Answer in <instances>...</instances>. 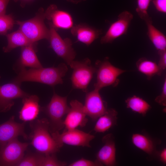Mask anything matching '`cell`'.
Returning a JSON list of instances; mask_svg holds the SVG:
<instances>
[{
  "mask_svg": "<svg viewBox=\"0 0 166 166\" xmlns=\"http://www.w3.org/2000/svg\"><path fill=\"white\" fill-rule=\"evenodd\" d=\"M49 24L50 34L48 41L50 47L58 56L69 65L74 60L76 55L75 51L72 47L71 40L69 38L63 39L52 25L49 23Z\"/></svg>",
  "mask_w": 166,
  "mask_h": 166,
  "instance_id": "8",
  "label": "cell"
},
{
  "mask_svg": "<svg viewBox=\"0 0 166 166\" xmlns=\"http://www.w3.org/2000/svg\"><path fill=\"white\" fill-rule=\"evenodd\" d=\"M69 65L73 69L71 77L73 88L87 93L88 85L96 73L95 66L91 65L88 58L80 61L73 60Z\"/></svg>",
  "mask_w": 166,
  "mask_h": 166,
  "instance_id": "6",
  "label": "cell"
},
{
  "mask_svg": "<svg viewBox=\"0 0 166 166\" xmlns=\"http://www.w3.org/2000/svg\"><path fill=\"white\" fill-rule=\"evenodd\" d=\"M70 29L73 36L78 41L88 46L90 45L102 34L101 30L95 28L84 23L73 25Z\"/></svg>",
  "mask_w": 166,
  "mask_h": 166,
  "instance_id": "17",
  "label": "cell"
},
{
  "mask_svg": "<svg viewBox=\"0 0 166 166\" xmlns=\"http://www.w3.org/2000/svg\"><path fill=\"white\" fill-rule=\"evenodd\" d=\"M146 24L147 36L156 49L158 51L166 49V36L153 25L152 22Z\"/></svg>",
  "mask_w": 166,
  "mask_h": 166,
  "instance_id": "23",
  "label": "cell"
},
{
  "mask_svg": "<svg viewBox=\"0 0 166 166\" xmlns=\"http://www.w3.org/2000/svg\"><path fill=\"white\" fill-rule=\"evenodd\" d=\"M20 86L13 82L0 86V113L9 111L14 104V99L30 95L22 90Z\"/></svg>",
  "mask_w": 166,
  "mask_h": 166,
  "instance_id": "11",
  "label": "cell"
},
{
  "mask_svg": "<svg viewBox=\"0 0 166 166\" xmlns=\"http://www.w3.org/2000/svg\"><path fill=\"white\" fill-rule=\"evenodd\" d=\"M159 60L158 64L160 69L163 72L166 68V49L158 51Z\"/></svg>",
  "mask_w": 166,
  "mask_h": 166,
  "instance_id": "32",
  "label": "cell"
},
{
  "mask_svg": "<svg viewBox=\"0 0 166 166\" xmlns=\"http://www.w3.org/2000/svg\"><path fill=\"white\" fill-rule=\"evenodd\" d=\"M68 70L66 65L62 63L57 67L31 68L29 69L22 68L19 69L18 75L12 82L20 85L23 82L32 81L54 86L63 83L62 78Z\"/></svg>",
  "mask_w": 166,
  "mask_h": 166,
  "instance_id": "1",
  "label": "cell"
},
{
  "mask_svg": "<svg viewBox=\"0 0 166 166\" xmlns=\"http://www.w3.org/2000/svg\"><path fill=\"white\" fill-rule=\"evenodd\" d=\"M151 0H137L136 11L139 17L145 23L152 22L149 15L148 10Z\"/></svg>",
  "mask_w": 166,
  "mask_h": 166,
  "instance_id": "27",
  "label": "cell"
},
{
  "mask_svg": "<svg viewBox=\"0 0 166 166\" xmlns=\"http://www.w3.org/2000/svg\"><path fill=\"white\" fill-rule=\"evenodd\" d=\"M25 122L15 121L14 116H11L6 122L0 124V149L10 140L19 136L26 139L29 137L25 132Z\"/></svg>",
  "mask_w": 166,
  "mask_h": 166,
  "instance_id": "13",
  "label": "cell"
},
{
  "mask_svg": "<svg viewBox=\"0 0 166 166\" xmlns=\"http://www.w3.org/2000/svg\"><path fill=\"white\" fill-rule=\"evenodd\" d=\"M10 0H0V15L6 14V7Z\"/></svg>",
  "mask_w": 166,
  "mask_h": 166,
  "instance_id": "34",
  "label": "cell"
},
{
  "mask_svg": "<svg viewBox=\"0 0 166 166\" xmlns=\"http://www.w3.org/2000/svg\"><path fill=\"white\" fill-rule=\"evenodd\" d=\"M136 65L138 71L145 75L148 80L156 75L161 76L163 72L156 63L145 57L140 58Z\"/></svg>",
  "mask_w": 166,
  "mask_h": 166,
  "instance_id": "22",
  "label": "cell"
},
{
  "mask_svg": "<svg viewBox=\"0 0 166 166\" xmlns=\"http://www.w3.org/2000/svg\"><path fill=\"white\" fill-rule=\"evenodd\" d=\"M133 17V14L128 11L120 13L117 20L110 25L105 35L101 38V43H111L117 38L126 34Z\"/></svg>",
  "mask_w": 166,
  "mask_h": 166,
  "instance_id": "10",
  "label": "cell"
},
{
  "mask_svg": "<svg viewBox=\"0 0 166 166\" xmlns=\"http://www.w3.org/2000/svg\"><path fill=\"white\" fill-rule=\"evenodd\" d=\"M132 140L136 147L149 155H152L156 153L155 143L147 136L139 133L133 134Z\"/></svg>",
  "mask_w": 166,
  "mask_h": 166,
  "instance_id": "24",
  "label": "cell"
},
{
  "mask_svg": "<svg viewBox=\"0 0 166 166\" xmlns=\"http://www.w3.org/2000/svg\"><path fill=\"white\" fill-rule=\"evenodd\" d=\"M15 22L11 14L0 15V34L6 35L13 28Z\"/></svg>",
  "mask_w": 166,
  "mask_h": 166,
  "instance_id": "28",
  "label": "cell"
},
{
  "mask_svg": "<svg viewBox=\"0 0 166 166\" xmlns=\"http://www.w3.org/2000/svg\"><path fill=\"white\" fill-rule=\"evenodd\" d=\"M67 163L58 160L56 153L44 154L42 166H64Z\"/></svg>",
  "mask_w": 166,
  "mask_h": 166,
  "instance_id": "29",
  "label": "cell"
},
{
  "mask_svg": "<svg viewBox=\"0 0 166 166\" xmlns=\"http://www.w3.org/2000/svg\"><path fill=\"white\" fill-rule=\"evenodd\" d=\"M95 67L97 73V81L94 85V89L100 91L102 88L109 86L116 87L120 81L119 76L126 71L117 68L106 57L102 60H97Z\"/></svg>",
  "mask_w": 166,
  "mask_h": 166,
  "instance_id": "5",
  "label": "cell"
},
{
  "mask_svg": "<svg viewBox=\"0 0 166 166\" xmlns=\"http://www.w3.org/2000/svg\"><path fill=\"white\" fill-rule=\"evenodd\" d=\"M160 159L161 161L165 164L166 163V149L164 148L160 153Z\"/></svg>",
  "mask_w": 166,
  "mask_h": 166,
  "instance_id": "35",
  "label": "cell"
},
{
  "mask_svg": "<svg viewBox=\"0 0 166 166\" xmlns=\"http://www.w3.org/2000/svg\"><path fill=\"white\" fill-rule=\"evenodd\" d=\"M103 165L96 160L93 161L83 158L76 161L69 165V166H101Z\"/></svg>",
  "mask_w": 166,
  "mask_h": 166,
  "instance_id": "30",
  "label": "cell"
},
{
  "mask_svg": "<svg viewBox=\"0 0 166 166\" xmlns=\"http://www.w3.org/2000/svg\"><path fill=\"white\" fill-rule=\"evenodd\" d=\"M155 101L160 105L164 106H166V79H164L162 92L160 94L157 96L155 100Z\"/></svg>",
  "mask_w": 166,
  "mask_h": 166,
  "instance_id": "31",
  "label": "cell"
},
{
  "mask_svg": "<svg viewBox=\"0 0 166 166\" xmlns=\"http://www.w3.org/2000/svg\"><path fill=\"white\" fill-rule=\"evenodd\" d=\"M45 19L57 30L58 29H71L73 26V20L68 12L58 10L57 6L51 5L45 12Z\"/></svg>",
  "mask_w": 166,
  "mask_h": 166,
  "instance_id": "15",
  "label": "cell"
},
{
  "mask_svg": "<svg viewBox=\"0 0 166 166\" xmlns=\"http://www.w3.org/2000/svg\"><path fill=\"white\" fill-rule=\"evenodd\" d=\"M49 125V120L45 118L30 121L31 132L29 137L30 144L38 152L52 154L60 151V148L50 133Z\"/></svg>",
  "mask_w": 166,
  "mask_h": 166,
  "instance_id": "2",
  "label": "cell"
},
{
  "mask_svg": "<svg viewBox=\"0 0 166 166\" xmlns=\"http://www.w3.org/2000/svg\"><path fill=\"white\" fill-rule=\"evenodd\" d=\"M51 135L61 148L64 144L75 146L91 147L90 141L95 136L77 128L64 131L60 134L59 131L51 133Z\"/></svg>",
  "mask_w": 166,
  "mask_h": 166,
  "instance_id": "7",
  "label": "cell"
},
{
  "mask_svg": "<svg viewBox=\"0 0 166 166\" xmlns=\"http://www.w3.org/2000/svg\"><path fill=\"white\" fill-rule=\"evenodd\" d=\"M45 11L43 8H40L33 18L23 21H16L19 26V30L32 43L42 39L49 40V30L45 25Z\"/></svg>",
  "mask_w": 166,
  "mask_h": 166,
  "instance_id": "4",
  "label": "cell"
},
{
  "mask_svg": "<svg viewBox=\"0 0 166 166\" xmlns=\"http://www.w3.org/2000/svg\"><path fill=\"white\" fill-rule=\"evenodd\" d=\"M14 0V1L16 2H17L18 1H20L21 2V1L22 2H23L27 1H30L31 0Z\"/></svg>",
  "mask_w": 166,
  "mask_h": 166,
  "instance_id": "36",
  "label": "cell"
},
{
  "mask_svg": "<svg viewBox=\"0 0 166 166\" xmlns=\"http://www.w3.org/2000/svg\"><path fill=\"white\" fill-rule=\"evenodd\" d=\"M39 99L35 95H29L22 98V106L19 112V118L26 122L31 121L38 117L40 109Z\"/></svg>",
  "mask_w": 166,
  "mask_h": 166,
  "instance_id": "18",
  "label": "cell"
},
{
  "mask_svg": "<svg viewBox=\"0 0 166 166\" xmlns=\"http://www.w3.org/2000/svg\"><path fill=\"white\" fill-rule=\"evenodd\" d=\"M44 155L38 152L28 153L16 166H42Z\"/></svg>",
  "mask_w": 166,
  "mask_h": 166,
  "instance_id": "26",
  "label": "cell"
},
{
  "mask_svg": "<svg viewBox=\"0 0 166 166\" xmlns=\"http://www.w3.org/2000/svg\"><path fill=\"white\" fill-rule=\"evenodd\" d=\"M1 78V77L0 76V79Z\"/></svg>",
  "mask_w": 166,
  "mask_h": 166,
  "instance_id": "37",
  "label": "cell"
},
{
  "mask_svg": "<svg viewBox=\"0 0 166 166\" xmlns=\"http://www.w3.org/2000/svg\"><path fill=\"white\" fill-rule=\"evenodd\" d=\"M69 104V110L64 120V131L77 128L78 127H84L88 121L82 103L75 100H72Z\"/></svg>",
  "mask_w": 166,
  "mask_h": 166,
  "instance_id": "14",
  "label": "cell"
},
{
  "mask_svg": "<svg viewBox=\"0 0 166 166\" xmlns=\"http://www.w3.org/2000/svg\"><path fill=\"white\" fill-rule=\"evenodd\" d=\"M35 44L32 43L22 47L18 63L19 69L26 67L37 69L43 67L36 54Z\"/></svg>",
  "mask_w": 166,
  "mask_h": 166,
  "instance_id": "19",
  "label": "cell"
},
{
  "mask_svg": "<svg viewBox=\"0 0 166 166\" xmlns=\"http://www.w3.org/2000/svg\"><path fill=\"white\" fill-rule=\"evenodd\" d=\"M84 109L86 115L93 121L104 114L108 109L101 97L99 91L94 89L86 93Z\"/></svg>",
  "mask_w": 166,
  "mask_h": 166,
  "instance_id": "12",
  "label": "cell"
},
{
  "mask_svg": "<svg viewBox=\"0 0 166 166\" xmlns=\"http://www.w3.org/2000/svg\"><path fill=\"white\" fill-rule=\"evenodd\" d=\"M117 112L113 108L108 109L105 113L98 119L94 128L96 132L103 133L115 125Z\"/></svg>",
  "mask_w": 166,
  "mask_h": 166,
  "instance_id": "20",
  "label": "cell"
},
{
  "mask_svg": "<svg viewBox=\"0 0 166 166\" xmlns=\"http://www.w3.org/2000/svg\"><path fill=\"white\" fill-rule=\"evenodd\" d=\"M29 145L20 142L18 137L9 141L0 149V166H16L24 156Z\"/></svg>",
  "mask_w": 166,
  "mask_h": 166,
  "instance_id": "9",
  "label": "cell"
},
{
  "mask_svg": "<svg viewBox=\"0 0 166 166\" xmlns=\"http://www.w3.org/2000/svg\"><path fill=\"white\" fill-rule=\"evenodd\" d=\"M6 36L8 43L6 46L3 48L4 53H8L18 47H23L34 43H31L19 29Z\"/></svg>",
  "mask_w": 166,
  "mask_h": 166,
  "instance_id": "21",
  "label": "cell"
},
{
  "mask_svg": "<svg viewBox=\"0 0 166 166\" xmlns=\"http://www.w3.org/2000/svg\"><path fill=\"white\" fill-rule=\"evenodd\" d=\"M67 100V96H60L54 92L49 103L40 109L49 118L50 133L59 131L64 127L63 118L70 108Z\"/></svg>",
  "mask_w": 166,
  "mask_h": 166,
  "instance_id": "3",
  "label": "cell"
},
{
  "mask_svg": "<svg viewBox=\"0 0 166 166\" xmlns=\"http://www.w3.org/2000/svg\"><path fill=\"white\" fill-rule=\"evenodd\" d=\"M152 2L158 11L166 13V0H152Z\"/></svg>",
  "mask_w": 166,
  "mask_h": 166,
  "instance_id": "33",
  "label": "cell"
},
{
  "mask_svg": "<svg viewBox=\"0 0 166 166\" xmlns=\"http://www.w3.org/2000/svg\"><path fill=\"white\" fill-rule=\"evenodd\" d=\"M104 144L96 155V160L107 166L116 164V148L114 138L112 134L104 136L102 139Z\"/></svg>",
  "mask_w": 166,
  "mask_h": 166,
  "instance_id": "16",
  "label": "cell"
},
{
  "mask_svg": "<svg viewBox=\"0 0 166 166\" xmlns=\"http://www.w3.org/2000/svg\"><path fill=\"white\" fill-rule=\"evenodd\" d=\"M125 102L127 108L143 116H145L151 108L146 101L135 95L128 98Z\"/></svg>",
  "mask_w": 166,
  "mask_h": 166,
  "instance_id": "25",
  "label": "cell"
}]
</instances>
